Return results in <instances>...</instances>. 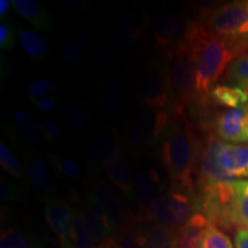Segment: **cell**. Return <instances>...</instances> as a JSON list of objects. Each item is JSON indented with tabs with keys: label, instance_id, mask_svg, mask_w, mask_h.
Here are the masks:
<instances>
[{
	"label": "cell",
	"instance_id": "obj_27",
	"mask_svg": "<svg viewBox=\"0 0 248 248\" xmlns=\"http://www.w3.org/2000/svg\"><path fill=\"white\" fill-rule=\"evenodd\" d=\"M13 119L27 141H29L30 144H37L39 141L40 130L37 126L35 120L27 111L17 108L13 111Z\"/></svg>",
	"mask_w": 248,
	"mask_h": 248
},
{
	"label": "cell",
	"instance_id": "obj_46",
	"mask_svg": "<svg viewBox=\"0 0 248 248\" xmlns=\"http://www.w3.org/2000/svg\"><path fill=\"white\" fill-rule=\"evenodd\" d=\"M247 93H248V91H247ZM245 109H246V110L248 111V101H247V105H246V107H245Z\"/></svg>",
	"mask_w": 248,
	"mask_h": 248
},
{
	"label": "cell",
	"instance_id": "obj_4",
	"mask_svg": "<svg viewBox=\"0 0 248 248\" xmlns=\"http://www.w3.org/2000/svg\"><path fill=\"white\" fill-rule=\"evenodd\" d=\"M203 26L232 46L237 58L248 49V4L232 1L203 14Z\"/></svg>",
	"mask_w": 248,
	"mask_h": 248
},
{
	"label": "cell",
	"instance_id": "obj_15",
	"mask_svg": "<svg viewBox=\"0 0 248 248\" xmlns=\"http://www.w3.org/2000/svg\"><path fill=\"white\" fill-rule=\"evenodd\" d=\"M92 193L94 194V197L106 210L115 230L116 229H122L123 226L128 224L129 216L123 200L121 199L119 193L116 190H114V187L109 183L99 181L95 184Z\"/></svg>",
	"mask_w": 248,
	"mask_h": 248
},
{
	"label": "cell",
	"instance_id": "obj_38",
	"mask_svg": "<svg viewBox=\"0 0 248 248\" xmlns=\"http://www.w3.org/2000/svg\"><path fill=\"white\" fill-rule=\"evenodd\" d=\"M0 197H1V200L6 201L22 200V193L18 190L17 186L4 178L0 181Z\"/></svg>",
	"mask_w": 248,
	"mask_h": 248
},
{
	"label": "cell",
	"instance_id": "obj_32",
	"mask_svg": "<svg viewBox=\"0 0 248 248\" xmlns=\"http://www.w3.org/2000/svg\"><path fill=\"white\" fill-rule=\"evenodd\" d=\"M0 164H1V167L5 169L6 172H8L13 177H23V170L20 162L12 154V152L8 150V147L5 144H2V142L0 144Z\"/></svg>",
	"mask_w": 248,
	"mask_h": 248
},
{
	"label": "cell",
	"instance_id": "obj_5",
	"mask_svg": "<svg viewBox=\"0 0 248 248\" xmlns=\"http://www.w3.org/2000/svg\"><path fill=\"white\" fill-rule=\"evenodd\" d=\"M195 213H199V197L191 192L172 188L148 204L142 221L182 229Z\"/></svg>",
	"mask_w": 248,
	"mask_h": 248
},
{
	"label": "cell",
	"instance_id": "obj_36",
	"mask_svg": "<svg viewBox=\"0 0 248 248\" xmlns=\"http://www.w3.org/2000/svg\"><path fill=\"white\" fill-rule=\"evenodd\" d=\"M135 37L117 32L109 43V49L113 53H124L133 46Z\"/></svg>",
	"mask_w": 248,
	"mask_h": 248
},
{
	"label": "cell",
	"instance_id": "obj_8",
	"mask_svg": "<svg viewBox=\"0 0 248 248\" xmlns=\"http://www.w3.org/2000/svg\"><path fill=\"white\" fill-rule=\"evenodd\" d=\"M202 28L203 24L200 22H193L184 17L162 15L154 22V37L157 45L172 51L179 46L192 44Z\"/></svg>",
	"mask_w": 248,
	"mask_h": 248
},
{
	"label": "cell",
	"instance_id": "obj_12",
	"mask_svg": "<svg viewBox=\"0 0 248 248\" xmlns=\"http://www.w3.org/2000/svg\"><path fill=\"white\" fill-rule=\"evenodd\" d=\"M74 214L75 210L64 201L54 198H48L45 200V219L53 233L58 237L62 248L66 247L69 243Z\"/></svg>",
	"mask_w": 248,
	"mask_h": 248
},
{
	"label": "cell",
	"instance_id": "obj_43",
	"mask_svg": "<svg viewBox=\"0 0 248 248\" xmlns=\"http://www.w3.org/2000/svg\"><path fill=\"white\" fill-rule=\"evenodd\" d=\"M99 248H119V247H117L116 241H115V239H114V237H111V238H109V239L102 241V243L100 244V246H99Z\"/></svg>",
	"mask_w": 248,
	"mask_h": 248
},
{
	"label": "cell",
	"instance_id": "obj_29",
	"mask_svg": "<svg viewBox=\"0 0 248 248\" xmlns=\"http://www.w3.org/2000/svg\"><path fill=\"white\" fill-rule=\"evenodd\" d=\"M0 248H35V244L26 232L8 229L1 232Z\"/></svg>",
	"mask_w": 248,
	"mask_h": 248
},
{
	"label": "cell",
	"instance_id": "obj_47",
	"mask_svg": "<svg viewBox=\"0 0 248 248\" xmlns=\"http://www.w3.org/2000/svg\"><path fill=\"white\" fill-rule=\"evenodd\" d=\"M247 4H248V1H247Z\"/></svg>",
	"mask_w": 248,
	"mask_h": 248
},
{
	"label": "cell",
	"instance_id": "obj_19",
	"mask_svg": "<svg viewBox=\"0 0 248 248\" xmlns=\"http://www.w3.org/2000/svg\"><path fill=\"white\" fill-rule=\"evenodd\" d=\"M121 152L119 145L106 135L97 133L89 140L88 153L90 160L97 166L105 167Z\"/></svg>",
	"mask_w": 248,
	"mask_h": 248
},
{
	"label": "cell",
	"instance_id": "obj_17",
	"mask_svg": "<svg viewBox=\"0 0 248 248\" xmlns=\"http://www.w3.org/2000/svg\"><path fill=\"white\" fill-rule=\"evenodd\" d=\"M113 185L128 198L133 197V177L128 160L122 152L104 167Z\"/></svg>",
	"mask_w": 248,
	"mask_h": 248
},
{
	"label": "cell",
	"instance_id": "obj_14",
	"mask_svg": "<svg viewBox=\"0 0 248 248\" xmlns=\"http://www.w3.org/2000/svg\"><path fill=\"white\" fill-rule=\"evenodd\" d=\"M163 190L164 181L156 168L144 167L133 175V198L139 203H152L162 195Z\"/></svg>",
	"mask_w": 248,
	"mask_h": 248
},
{
	"label": "cell",
	"instance_id": "obj_26",
	"mask_svg": "<svg viewBox=\"0 0 248 248\" xmlns=\"http://www.w3.org/2000/svg\"><path fill=\"white\" fill-rule=\"evenodd\" d=\"M62 111H63V116L67 123L75 131H82V130L85 129L89 120L88 111L79 101L69 99V100L64 102Z\"/></svg>",
	"mask_w": 248,
	"mask_h": 248
},
{
	"label": "cell",
	"instance_id": "obj_21",
	"mask_svg": "<svg viewBox=\"0 0 248 248\" xmlns=\"http://www.w3.org/2000/svg\"><path fill=\"white\" fill-rule=\"evenodd\" d=\"M26 171L29 182L33 187L45 194H52L55 191L53 183L49 177L44 161L37 155H31L26 163Z\"/></svg>",
	"mask_w": 248,
	"mask_h": 248
},
{
	"label": "cell",
	"instance_id": "obj_35",
	"mask_svg": "<svg viewBox=\"0 0 248 248\" xmlns=\"http://www.w3.org/2000/svg\"><path fill=\"white\" fill-rule=\"evenodd\" d=\"M15 46L14 28L6 21L0 23V48L2 51H11Z\"/></svg>",
	"mask_w": 248,
	"mask_h": 248
},
{
	"label": "cell",
	"instance_id": "obj_44",
	"mask_svg": "<svg viewBox=\"0 0 248 248\" xmlns=\"http://www.w3.org/2000/svg\"><path fill=\"white\" fill-rule=\"evenodd\" d=\"M245 136H246V140L248 142V111L246 114V117H245Z\"/></svg>",
	"mask_w": 248,
	"mask_h": 248
},
{
	"label": "cell",
	"instance_id": "obj_23",
	"mask_svg": "<svg viewBox=\"0 0 248 248\" xmlns=\"http://www.w3.org/2000/svg\"><path fill=\"white\" fill-rule=\"evenodd\" d=\"M18 38H20L24 53L31 60L37 62L44 61L48 53V45L42 36L28 28H21L20 32H18Z\"/></svg>",
	"mask_w": 248,
	"mask_h": 248
},
{
	"label": "cell",
	"instance_id": "obj_37",
	"mask_svg": "<svg viewBox=\"0 0 248 248\" xmlns=\"http://www.w3.org/2000/svg\"><path fill=\"white\" fill-rule=\"evenodd\" d=\"M40 133L44 137L46 140L52 142V141H57L61 136V130L60 126H59L58 122L53 119H46L42 122L39 126Z\"/></svg>",
	"mask_w": 248,
	"mask_h": 248
},
{
	"label": "cell",
	"instance_id": "obj_45",
	"mask_svg": "<svg viewBox=\"0 0 248 248\" xmlns=\"http://www.w3.org/2000/svg\"><path fill=\"white\" fill-rule=\"evenodd\" d=\"M243 178L248 179V167L246 168V170H245V172H244V175H243Z\"/></svg>",
	"mask_w": 248,
	"mask_h": 248
},
{
	"label": "cell",
	"instance_id": "obj_24",
	"mask_svg": "<svg viewBox=\"0 0 248 248\" xmlns=\"http://www.w3.org/2000/svg\"><path fill=\"white\" fill-rule=\"evenodd\" d=\"M226 85L238 86L248 91V49L235 58L224 76Z\"/></svg>",
	"mask_w": 248,
	"mask_h": 248
},
{
	"label": "cell",
	"instance_id": "obj_18",
	"mask_svg": "<svg viewBox=\"0 0 248 248\" xmlns=\"http://www.w3.org/2000/svg\"><path fill=\"white\" fill-rule=\"evenodd\" d=\"M12 6L24 20L36 27L37 29L48 31L53 27L51 15L48 14L44 6L36 0H13Z\"/></svg>",
	"mask_w": 248,
	"mask_h": 248
},
{
	"label": "cell",
	"instance_id": "obj_11",
	"mask_svg": "<svg viewBox=\"0 0 248 248\" xmlns=\"http://www.w3.org/2000/svg\"><path fill=\"white\" fill-rule=\"evenodd\" d=\"M222 144L223 141L215 137H209L204 146L201 148L199 164H198L200 187L219 184V183H230L237 179L231 177L219 164L218 154Z\"/></svg>",
	"mask_w": 248,
	"mask_h": 248
},
{
	"label": "cell",
	"instance_id": "obj_2",
	"mask_svg": "<svg viewBox=\"0 0 248 248\" xmlns=\"http://www.w3.org/2000/svg\"><path fill=\"white\" fill-rule=\"evenodd\" d=\"M192 45L197 61V100L206 101L237 54L226 40L209 32L204 26Z\"/></svg>",
	"mask_w": 248,
	"mask_h": 248
},
{
	"label": "cell",
	"instance_id": "obj_31",
	"mask_svg": "<svg viewBox=\"0 0 248 248\" xmlns=\"http://www.w3.org/2000/svg\"><path fill=\"white\" fill-rule=\"evenodd\" d=\"M89 43V38L86 36L78 37V38L70 42L62 52V60H63L64 63L73 64L78 61L84 55Z\"/></svg>",
	"mask_w": 248,
	"mask_h": 248
},
{
	"label": "cell",
	"instance_id": "obj_41",
	"mask_svg": "<svg viewBox=\"0 0 248 248\" xmlns=\"http://www.w3.org/2000/svg\"><path fill=\"white\" fill-rule=\"evenodd\" d=\"M235 248H248V229H239L234 234Z\"/></svg>",
	"mask_w": 248,
	"mask_h": 248
},
{
	"label": "cell",
	"instance_id": "obj_10",
	"mask_svg": "<svg viewBox=\"0 0 248 248\" xmlns=\"http://www.w3.org/2000/svg\"><path fill=\"white\" fill-rule=\"evenodd\" d=\"M129 230L144 248H181V229L142 221Z\"/></svg>",
	"mask_w": 248,
	"mask_h": 248
},
{
	"label": "cell",
	"instance_id": "obj_42",
	"mask_svg": "<svg viewBox=\"0 0 248 248\" xmlns=\"http://www.w3.org/2000/svg\"><path fill=\"white\" fill-rule=\"evenodd\" d=\"M11 6H12V1H9V0H0V16L1 17L6 16Z\"/></svg>",
	"mask_w": 248,
	"mask_h": 248
},
{
	"label": "cell",
	"instance_id": "obj_1",
	"mask_svg": "<svg viewBox=\"0 0 248 248\" xmlns=\"http://www.w3.org/2000/svg\"><path fill=\"white\" fill-rule=\"evenodd\" d=\"M201 148L193 126L186 117L175 116L164 132L161 159L177 188L194 193L193 173L199 164Z\"/></svg>",
	"mask_w": 248,
	"mask_h": 248
},
{
	"label": "cell",
	"instance_id": "obj_25",
	"mask_svg": "<svg viewBox=\"0 0 248 248\" xmlns=\"http://www.w3.org/2000/svg\"><path fill=\"white\" fill-rule=\"evenodd\" d=\"M198 248H233V244L218 226L209 223L200 232Z\"/></svg>",
	"mask_w": 248,
	"mask_h": 248
},
{
	"label": "cell",
	"instance_id": "obj_7",
	"mask_svg": "<svg viewBox=\"0 0 248 248\" xmlns=\"http://www.w3.org/2000/svg\"><path fill=\"white\" fill-rule=\"evenodd\" d=\"M136 90L145 107L163 110L172 104L168 69L152 66L142 69L136 77Z\"/></svg>",
	"mask_w": 248,
	"mask_h": 248
},
{
	"label": "cell",
	"instance_id": "obj_40",
	"mask_svg": "<svg viewBox=\"0 0 248 248\" xmlns=\"http://www.w3.org/2000/svg\"><path fill=\"white\" fill-rule=\"evenodd\" d=\"M35 106L37 109L42 111V113H53V111L57 109V99L51 94L45 95V97L40 98L39 100H37L35 102Z\"/></svg>",
	"mask_w": 248,
	"mask_h": 248
},
{
	"label": "cell",
	"instance_id": "obj_28",
	"mask_svg": "<svg viewBox=\"0 0 248 248\" xmlns=\"http://www.w3.org/2000/svg\"><path fill=\"white\" fill-rule=\"evenodd\" d=\"M144 15L140 12L130 11L121 17L119 24H117V30L120 33H124L131 37H138L144 31L145 28Z\"/></svg>",
	"mask_w": 248,
	"mask_h": 248
},
{
	"label": "cell",
	"instance_id": "obj_22",
	"mask_svg": "<svg viewBox=\"0 0 248 248\" xmlns=\"http://www.w3.org/2000/svg\"><path fill=\"white\" fill-rule=\"evenodd\" d=\"M100 244L94 239L83 218L79 209L75 210L71 225L69 243L64 248H99Z\"/></svg>",
	"mask_w": 248,
	"mask_h": 248
},
{
	"label": "cell",
	"instance_id": "obj_9",
	"mask_svg": "<svg viewBox=\"0 0 248 248\" xmlns=\"http://www.w3.org/2000/svg\"><path fill=\"white\" fill-rule=\"evenodd\" d=\"M216 226L248 229V179L232 182V194L223 206Z\"/></svg>",
	"mask_w": 248,
	"mask_h": 248
},
{
	"label": "cell",
	"instance_id": "obj_34",
	"mask_svg": "<svg viewBox=\"0 0 248 248\" xmlns=\"http://www.w3.org/2000/svg\"><path fill=\"white\" fill-rule=\"evenodd\" d=\"M52 91H54V84L52 80L46 78H38L31 82L28 88V98L33 104L40 98L48 95Z\"/></svg>",
	"mask_w": 248,
	"mask_h": 248
},
{
	"label": "cell",
	"instance_id": "obj_39",
	"mask_svg": "<svg viewBox=\"0 0 248 248\" xmlns=\"http://www.w3.org/2000/svg\"><path fill=\"white\" fill-rule=\"evenodd\" d=\"M114 239L119 248H144L130 230H122L120 233L114 235Z\"/></svg>",
	"mask_w": 248,
	"mask_h": 248
},
{
	"label": "cell",
	"instance_id": "obj_16",
	"mask_svg": "<svg viewBox=\"0 0 248 248\" xmlns=\"http://www.w3.org/2000/svg\"><path fill=\"white\" fill-rule=\"evenodd\" d=\"M219 164L231 177L241 179L248 167V146L223 142L218 154Z\"/></svg>",
	"mask_w": 248,
	"mask_h": 248
},
{
	"label": "cell",
	"instance_id": "obj_30",
	"mask_svg": "<svg viewBox=\"0 0 248 248\" xmlns=\"http://www.w3.org/2000/svg\"><path fill=\"white\" fill-rule=\"evenodd\" d=\"M49 157H51L54 168L66 178L76 179L80 176L82 169H80V166L73 157L63 156V155L60 154H51Z\"/></svg>",
	"mask_w": 248,
	"mask_h": 248
},
{
	"label": "cell",
	"instance_id": "obj_13",
	"mask_svg": "<svg viewBox=\"0 0 248 248\" xmlns=\"http://www.w3.org/2000/svg\"><path fill=\"white\" fill-rule=\"evenodd\" d=\"M246 114L247 111L245 108H234L222 111L219 115H217L214 123L217 136L228 144L239 145L247 142L245 136Z\"/></svg>",
	"mask_w": 248,
	"mask_h": 248
},
{
	"label": "cell",
	"instance_id": "obj_6",
	"mask_svg": "<svg viewBox=\"0 0 248 248\" xmlns=\"http://www.w3.org/2000/svg\"><path fill=\"white\" fill-rule=\"evenodd\" d=\"M171 116L167 110L144 107L132 116L129 125L130 145L138 152H147L163 137L169 128Z\"/></svg>",
	"mask_w": 248,
	"mask_h": 248
},
{
	"label": "cell",
	"instance_id": "obj_33",
	"mask_svg": "<svg viewBox=\"0 0 248 248\" xmlns=\"http://www.w3.org/2000/svg\"><path fill=\"white\" fill-rule=\"evenodd\" d=\"M124 99V92L116 82L108 84L102 94V104L109 110L119 109Z\"/></svg>",
	"mask_w": 248,
	"mask_h": 248
},
{
	"label": "cell",
	"instance_id": "obj_3",
	"mask_svg": "<svg viewBox=\"0 0 248 248\" xmlns=\"http://www.w3.org/2000/svg\"><path fill=\"white\" fill-rule=\"evenodd\" d=\"M168 59L173 115L185 117V108L197 100V61L193 45H183L172 49Z\"/></svg>",
	"mask_w": 248,
	"mask_h": 248
},
{
	"label": "cell",
	"instance_id": "obj_20",
	"mask_svg": "<svg viewBox=\"0 0 248 248\" xmlns=\"http://www.w3.org/2000/svg\"><path fill=\"white\" fill-rule=\"evenodd\" d=\"M209 97L219 106L234 108H245L248 101L246 90L231 85H216L209 93Z\"/></svg>",
	"mask_w": 248,
	"mask_h": 248
}]
</instances>
